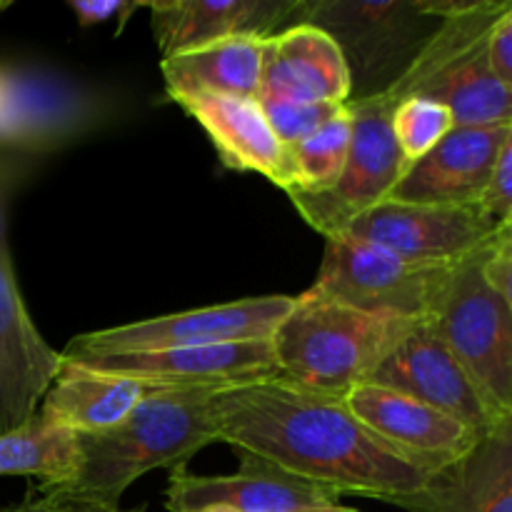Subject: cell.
I'll return each instance as SVG.
<instances>
[{
  "label": "cell",
  "mask_w": 512,
  "mask_h": 512,
  "mask_svg": "<svg viewBox=\"0 0 512 512\" xmlns=\"http://www.w3.org/2000/svg\"><path fill=\"white\" fill-rule=\"evenodd\" d=\"M35 158L0 150V263L13 265V253L8 245V203L20 183L33 173Z\"/></svg>",
  "instance_id": "f546056e"
},
{
  "label": "cell",
  "mask_w": 512,
  "mask_h": 512,
  "mask_svg": "<svg viewBox=\"0 0 512 512\" xmlns=\"http://www.w3.org/2000/svg\"><path fill=\"white\" fill-rule=\"evenodd\" d=\"M295 298L265 295L243 298L210 308L160 315L118 328L95 330L68 340L63 358H98V355L143 353V350L203 348V345L255 343L270 340L293 308Z\"/></svg>",
  "instance_id": "ba28073f"
},
{
  "label": "cell",
  "mask_w": 512,
  "mask_h": 512,
  "mask_svg": "<svg viewBox=\"0 0 512 512\" xmlns=\"http://www.w3.org/2000/svg\"><path fill=\"white\" fill-rule=\"evenodd\" d=\"M460 265L413 263L340 233L325 238L323 265L308 293L363 313L430 320Z\"/></svg>",
  "instance_id": "5b68a950"
},
{
  "label": "cell",
  "mask_w": 512,
  "mask_h": 512,
  "mask_svg": "<svg viewBox=\"0 0 512 512\" xmlns=\"http://www.w3.org/2000/svg\"><path fill=\"white\" fill-rule=\"evenodd\" d=\"M418 10V0L413 3H303L298 23H308L328 33L338 43L348 65L350 83L358 73H380L413 48L415 33L423 23H428ZM413 53L418 50L413 48Z\"/></svg>",
  "instance_id": "2e32d148"
},
{
  "label": "cell",
  "mask_w": 512,
  "mask_h": 512,
  "mask_svg": "<svg viewBox=\"0 0 512 512\" xmlns=\"http://www.w3.org/2000/svg\"><path fill=\"white\" fill-rule=\"evenodd\" d=\"M368 383L383 385L395 393L420 400V403L460 420L478 435L512 428V423H500L495 418L470 375L445 348L428 320L415 325L395 345L393 353L378 365Z\"/></svg>",
  "instance_id": "30bf717a"
},
{
  "label": "cell",
  "mask_w": 512,
  "mask_h": 512,
  "mask_svg": "<svg viewBox=\"0 0 512 512\" xmlns=\"http://www.w3.org/2000/svg\"><path fill=\"white\" fill-rule=\"evenodd\" d=\"M163 385L125 378L115 373H98L65 360L58 375L45 390L38 405V418L75 435L103 433L123 423L148 395Z\"/></svg>",
  "instance_id": "44dd1931"
},
{
  "label": "cell",
  "mask_w": 512,
  "mask_h": 512,
  "mask_svg": "<svg viewBox=\"0 0 512 512\" xmlns=\"http://www.w3.org/2000/svg\"><path fill=\"white\" fill-rule=\"evenodd\" d=\"M510 138L512 125L453 128L433 150L410 163L388 200L478 205L495 158Z\"/></svg>",
  "instance_id": "e0dca14e"
},
{
  "label": "cell",
  "mask_w": 512,
  "mask_h": 512,
  "mask_svg": "<svg viewBox=\"0 0 512 512\" xmlns=\"http://www.w3.org/2000/svg\"><path fill=\"white\" fill-rule=\"evenodd\" d=\"M345 405L365 428L373 430L380 440L393 445L425 473H435L455 463L480 438H485L460 420L375 383H363L350 390L345 395Z\"/></svg>",
  "instance_id": "4fadbf2b"
},
{
  "label": "cell",
  "mask_w": 512,
  "mask_h": 512,
  "mask_svg": "<svg viewBox=\"0 0 512 512\" xmlns=\"http://www.w3.org/2000/svg\"><path fill=\"white\" fill-rule=\"evenodd\" d=\"M485 63L500 83L512 85V10L495 20L485 40Z\"/></svg>",
  "instance_id": "1f68e13d"
},
{
  "label": "cell",
  "mask_w": 512,
  "mask_h": 512,
  "mask_svg": "<svg viewBox=\"0 0 512 512\" xmlns=\"http://www.w3.org/2000/svg\"><path fill=\"white\" fill-rule=\"evenodd\" d=\"M75 468V433L43 423L38 415L18 430L0 435V478L25 475L55 485Z\"/></svg>",
  "instance_id": "d4e9b609"
},
{
  "label": "cell",
  "mask_w": 512,
  "mask_h": 512,
  "mask_svg": "<svg viewBox=\"0 0 512 512\" xmlns=\"http://www.w3.org/2000/svg\"><path fill=\"white\" fill-rule=\"evenodd\" d=\"M268 38H225L163 58L168 95L218 93L258 100Z\"/></svg>",
  "instance_id": "7402d4cb"
},
{
  "label": "cell",
  "mask_w": 512,
  "mask_h": 512,
  "mask_svg": "<svg viewBox=\"0 0 512 512\" xmlns=\"http://www.w3.org/2000/svg\"><path fill=\"white\" fill-rule=\"evenodd\" d=\"M505 225L480 205L383 200L355 218L343 235L413 263H465L488 248Z\"/></svg>",
  "instance_id": "9c48e42d"
},
{
  "label": "cell",
  "mask_w": 512,
  "mask_h": 512,
  "mask_svg": "<svg viewBox=\"0 0 512 512\" xmlns=\"http://www.w3.org/2000/svg\"><path fill=\"white\" fill-rule=\"evenodd\" d=\"M70 512H143V508L138 510H120V508H110V505H95V503H68Z\"/></svg>",
  "instance_id": "836d02e7"
},
{
  "label": "cell",
  "mask_w": 512,
  "mask_h": 512,
  "mask_svg": "<svg viewBox=\"0 0 512 512\" xmlns=\"http://www.w3.org/2000/svg\"><path fill=\"white\" fill-rule=\"evenodd\" d=\"M170 100L203 125L225 168L253 170L285 193L293 190L288 148L273 133L258 100L218 93H183Z\"/></svg>",
  "instance_id": "ac0fdd59"
},
{
  "label": "cell",
  "mask_w": 512,
  "mask_h": 512,
  "mask_svg": "<svg viewBox=\"0 0 512 512\" xmlns=\"http://www.w3.org/2000/svg\"><path fill=\"white\" fill-rule=\"evenodd\" d=\"M163 58L225 38H273L298 25L295 0H145Z\"/></svg>",
  "instance_id": "5bb4252c"
},
{
  "label": "cell",
  "mask_w": 512,
  "mask_h": 512,
  "mask_svg": "<svg viewBox=\"0 0 512 512\" xmlns=\"http://www.w3.org/2000/svg\"><path fill=\"white\" fill-rule=\"evenodd\" d=\"M10 5H13V3H10V0H0V13H3V10H8Z\"/></svg>",
  "instance_id": "8d00e7d4"
},
{
  "label": "cell",
  "mask_w": 512,
  "mask_h": 512,
  "mask_svg": "<svg viewBox=\"0 0 512 512\" xmlns=\"http://www.w3.org/2000/svg\"><path fill=\"white\" fill-rule=\"evenodd\" d=\"M218 443L248 450L340 495L388 503L418 493L430 473L365 428L345 400L285 380L220 388L210 395Z\"/></svg>",
  "instance_id": "6da1fadb"
},
{
  "label": "cell",
  "mask_w": 512,
  "mask_h": 512,
  "mask_svg": "<svg viewBox=\"0 0 512 512\" xmlns=\"http://www.w3.org/2000/svg\"><path fill=\"white\" fill-rule=\"evenodd\" d=\"M198 512H235V510H230V508H203Z\"/></svg>",
  "instance_id": "d590c367"
},
{
  "label": "cell",
  "mask_w": 512,
  "mask_h": 512,
  "mask_svg": "<svg viewBox=\"0 0 512 512\" xmlns=\"http://www.w3.org/2000/svg\"><path fill=\"white\" fill-rule=\"evenodd\" d=\"M98 373L138 378L163 388H235V385L280 380L270 340L203 345V348L143 350V353L65 358Z\"/></svg>",
  "instance_id": "8fae6325"
},
{
  "label": "cell",
  "mask_w": 512,
  "mask_h": 512,
  "mask_svg": "<svg viewBox=\"0 0 512 512\" xmlns=\"http://www.w3.org/2000/svg\"><path fill=\"white\" fill-rule=\"evenodd\" d=\"M480 250L455 273L428 320L500 423H512V305L485 285Z\"/></svg>",
  "instance_id": "52a82bcc"
},
{
  "label": "cell",
  "mask_w": 512,
  "mask_h": 512,
  "mask_svg": "<svg viewBox=\"0 0 512 512\" xmlns=\"http://www.w3.org/2000/svg\"><path fill=\"white\" fill-rule=\"evenodd\" d=\"M63 355L30 318L13 265L0 263V435L23 428L58 375Z\"/></svg>",
  "instance_id": "9a60e30c"
},
{
  "label": "cell",
  "mask_w": 512,
  "mask_h": 512,
  "mask_svg": "<svg viewBox=\"0 0 512 512\" xmlns=\"http://www.w3.org/2000/svg\"><path fill=\"white\" fill-rule=\"evenodd\" d=\"M390 128L408 163H415L455 128V120L453 113L438 100L410 95L393 105Z\"/></svg>",
  "instance_id": "4316f807"
},
{
  "label": "cell",
  "mask_w": 512,
  "mask_h": 512,
  "mask_svg": "<svg viewBox=\"0 0 512 512\" xmlns=\"http://www.w3.org/2000/svg\"><path fill=\"white\" fill-rule=\"evenodd\" d=\"M115 118V100L95 85L45 65L0 63V150L43 155L98 133Z\"/></svg>",
  "instance_id": "277c9868"
},
{
  "label": "cell",
  "mask_w": 512,
  "mask_h": 512,
  "mask_svg": "<svg viewBox=\"0 0 512 512\" xmlns=\"http://www.w3.org/2000/svg\"><path fill=\"white\" fill-rule=\"evenodd\" d=\"M350 133H353V118H350L348 103H345L343 110L330 123H325L318 133L288 148L293 190L320 193V190H328L330 185H335L345 158H348Z\"/></svg>",
  "instance_id": "484cf974"
},
{
  "label": "cell",
  "mask_w": 512,
  "mask_h": 512,
  "mask_svg": "<svg viewBox=\"0 0 512 512\" xmlns=\"http://www.w3.org/2000/svg\"><path fill=\"white\" fill-rule=\"evenodd\" d=\"M353 93L338 43L308 23L290 25L265 40L258 95L303 103H348Z\"/></svg>",
  "instance_id": "ffe728a7"
},
{
  "label": "cell",
  "mask_w": 512,
  "mask_h": 512,
  "mask_svg": "<svg viewBox=\"0 0 512 512\" xmlns=\"http://www.w3.org/2000/svg\"><path fill=\"white\" fill-rule=\"evenodd\" d=\"M420 98L443 103L453 113L455 128L512 125V88L500 83L488 68L485 48L468 63L430 83Z\"/></svg>",
  "instance_id": "cb8c5ba5"
},
{
  "label": "cell",
  "mask_w": 512,
  "mask_h": 512,
  "mask_svg": "<svg viewBox=\"0 0 512 512\" xmlns=\"http://www.w3.org/2000/svg\"><path fill=\"white\" fill-rule=\"evenodd\" d=\"M423 320L363 313L305 290L278 325L273 343L280 380L340 398L368 383L395 345Z\"/></svg>",
  "instance_id": "3957f363"
},
{
  "label": "cell",
  "mask_w": 512,
  "mask_h": 512,
  "mask_svg": "<svg viewBox=\"0 0 512 512\" xmlns=\"http://www.w3.org/2000/svg\"><path fill=\"white\" fill-rule=\"evenodd\" d=\"M395 100L388 93L365 95L348 100L353 133H350L348 158L335 185L320 193L290 190L295 210L310 228L320 235H340L365 210L390 198L395 185L410 168L408 158L395 143L390 115Z\"/></svg>",
  "instance_id": "8992f818"
},
{
  "label": "cell",
  "mask_w": 512,
  "mask_h": 512,
  "mask_svg": "<svg viewBox=\"0 0 512 512\" xmlns=\"http://www.w3.org/2000/svg\"><path fill=\"white\" fill-rule=\"evenodd\" d=\"M240 460L235 475H193L183 468L170 470L165 508L170 512H198L203 508H230L235 512H290L315 505L340 503L333 488L298 478L280 465L233 448Z\"/></svg>",
  "instance_id": "7c38bea8"
},
{
  "label": "cell",
  "mask_w": 512,
  "mask_h": 512,
  "mask_svg": "<svg viewBox=\"0 0 512 512\" xmlns=\"http://www.w3.org/2000/svg\"><path fill=\"white\" fill-rule=\"evenodd\" d=\"M388 503L408 512H512V428L480 438L418 493Z\"/></svg>",
  "instance_id": "d6986e66"
},
{
  "label": "cell",
  "mask_w": 512,
  "mask_h": 512,
  "mask_svg": "<svg viewBox=\"0 0 512 512\" xmlns=\"http://www.w3.org/2000/svg\"><path fill=\"white\" fill-rule=\"evenodd\" d=\"M260 110L265 120L278 135L285 148H293L300 140L318 133L325 123L343 110L345 103H303V100L273 98V95H258Z\"/></svg>",
  "instance_id": "83f0119b"
},
{
  "label": "cell",
  "mask_w": 512,
  "mask_h": 512,
  "mask_svg": "<svg viewBox=\"0 0 512 512\" xmlns=\"http://www.w3.org/2000/svg\"><path fill=\"white\" fill-rule=\"evenodd\" d=\"M0 512H70L68 503H60V500L50 498V495L30 493L23 503L8 505V508H0Z\"/></svg>",
  "instance_id": "d6a6232c"
},
{
  "label": "cell",
  "mask_w": 512,
  "mask_h": 512,
  "mask_svg": "<svg viewBox=\"0 0 512 512\" xmlns=\"http://www.w3.org/2000/svg\"><path fill=\"white\" fill-rule=\"evenodd\" d=\"M478 205L495 223H512V138L500 148Z\"/></svg>",
  "instance_id": "f1b7e54d"
},
{
  "label": "cell",
  "mask_w": 512,
  "mask_h": 512,
  "mask_svg": "<svg viewBox=\"0 0 512 512\" xmlns=\"http://www.w3.org/2000/svg\"><path fill=\"white\" fill-rule=\"evenodd\" d=\"M508 10H512L510 0H475L468 13L443 20L385 93L398 103L410 95H420L430 83L468 63L485 48L495 20Z\"/></svg>",
  "instance_id": "603a6c76"
},
{
  "label": "cell",
  "mask_w": 512,
  "mask_h": 512,
  "mask_svg": "<svg viewBox=\"0 0 512 512\" xmlns=\"http://www.w3.org/2000/svg\"><path fill=\"white\" fill-rule=\"evenodd\" d=\"M290 512H360V510L345 508V505L333 503V505H315V508H300V510H290Z\"/></svg>",
  "instance_id": "e575fe53"
},
{
  "label": "cell",
  "mask_w": 512,
  "mask_h": 512,
  "mask_svg": "<svg viewBox=\"0 0 512 512\" xmlns=\"http://www.w3.org/2000/svg\"><path fill=\"white\" fill-rule=\"evenodd\" d=\"M218 388H160L123 423L103 433L75 435V468L35 493L60 503L118 508L125 490L155 468H183L195 453L218 443L210 395Z\"/></svg>",
  "instance_id": "7a4b0ae2"
},
{
  "label": "cell",
  "mask_w": 512,
  "mask_h": 512,
  "mask_svg": "<svg viewBox=\"0 0 512 512\" xmlns=\"http://www.w3.org/2000/svg\"><path fill=\"white\" fill-rule=\"evenodd\" d=\"M68 8L80 28H93V25H105L115 20L120 33L130 15L145 8V0H135V3L133 0H68Z\"/></svg>",
  "instance_id": "4dcf8cb0"
}]
</instances>
